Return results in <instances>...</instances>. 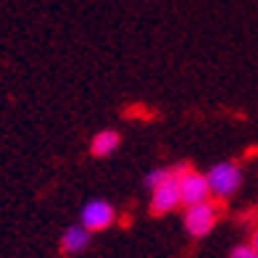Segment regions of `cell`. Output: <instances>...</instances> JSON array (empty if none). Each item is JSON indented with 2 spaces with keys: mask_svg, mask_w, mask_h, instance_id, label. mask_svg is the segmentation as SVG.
<instances>
[{
  "mask_svg": "<svg viewBox=\"0 0 258 258\" xmlns=\"http://www.w3.org/2000/svg\"><path fill=\"white\" fill-rule=\"evenodd\" d=\"M219 216H221V206H219V201L211 198V201H203L198 206L184 208L182 224H184L190 237L201 240V237H206V234H211V229L219 224Z\"/></svg>",
  "mask_w": 258,
  "mask_h": 258,
  "instance_id": "7a4b0ae2",
  "label": "cell"
},
{
  "mask_svg": "<svg viewBox=\"0 0 258 258\" xmlns=\"http://www.w3.org/2000/svg\"><path fill=\"white\" fill-rule=\"evenodd\" d=\"M92 242V232L85 229L82 224H74V227H66L63 234H61V253L66 255H77V253H85Z\"/></svg>",
  "mask_w": 258,
  "mask_h": 258,
  "instance_id": "8992f818",
  "label": "cell"
},
{
  "mask_svg": "<svg viewBox=\"0 0 258 258\" xmlns=\"http://www.w3.org/2000/svg\"><path fill=\"white\" fill-rule=\"evenodd\" d=\"M229 258H258V250L253 248L250 242H240V245H234Z\"/></svg>",
  "mask_w": 258,
  "mask_h": 258,
  "instance_id": "9c48e42d",
  "label": "cell"
},
{
  "mask_svg": "<svg viewBox=\"0 0 258 258\" xmlns=\"http://www.w3.org/2000/svg\"><path fill=\"white\" fill-rule=\"evenodd\" d=\"M206 177L211 184V198L214 201H229L242 187V166L237 161H219L206 171Z\"/></svg>",
  "mask_w": 258,
  "mask_h": 258,
  "instance_id": "6da1fadb",
  "label": "cell"
},
{
  "mask_svg": "<svg viewBox=\"0 0 258 258\" xmlns=\"http://www.w3.org/2000/svg\"><path fill=\"white\" fill-rule=\"evenodd\" d=\"M179 192H182V208L198 206L203 201H211V184L203 171H195L190 163H182L179 171Z\"/></svg>",
  "mask_w": 258,
  "mask_h": 258,
  "instance_id": "277c9868",
  "label": "cell"
},
{
  "mask_svg": "<svg viewBox=\"0 0 258 258\" xmlns=\"http://www.w3.org/2000/svg\"><path fill=\"white\" fill-rule=\"evenodd\" d=\"M250 245H253V248L258 250V227L253 229V240H250Z\"/></svg>",
  "mask_w": 258,
  "mask_h": 258,
  "instance_id": "30bf717a",
  "label": "cell"
},
{
  "mask_svg": "<svg viewBox=\"0 0 258 258\" xmlns=\"http://www.w3.org/2000/svg\"><path fill=\"white\" fill-rule=\"evenodd\" d=\"M116 219H119L116 206L111 201H103V198H92V201H87L79 211V224L85 229H90L92 234L103 232V229H111L116 224Z\"/></svg>",
  "mask_w": 258,
  "mask_h": 258,
  "instance_id": "3957f363",
  "label": "cell"
},
{
  "mask_svg": "<svg viewBox=\"0 0 258 258\" xmlns=\"http://www.w3.org/2000/svg\"><path fill=\"white\" fill-rule=\"evenodd\" d=\"M177 174H179V163H177V166H158L153 171H148V177L143 182H145L148 190H156V187H161V184H166L169 179H174Z\"/></svg>",
  "mask_w": 258,
  "mask_h": 258,
  "instance_id": "ba28073f",
  "label": "cell"
},
{
  "mask_svg": "<svg viewBox=\"0 0 258 258\" xmlns=\"http://www.w3.org/2000/svg\"><path fill=\"white\" fill-rule=\"evenodd\" d=\"M121 148V135L116 129H100L90 140V153L95 158H108Z\"/></svg>",
  "mask_w": 258,
  "mask_h": 258,
  "instance_id": "52a82bcc",
  "label": "cell"
},
{
  "mask_svg": "<svg viewBox=\"0 0 258 258\" xmlns=\"http://www.w3.org/2000/svg\"><path fill=\"white\" fill-rule=\"evenodd\" d=\"M179 171H182V163H179ZM182 208V192H179V174L174 179H169L166 184L150 190V214L153 216H163V214H171V211Z\"/></svg>",
  "mask_w": 258,
  "mask_h": 258,
  "instance_id": "5b68a950",
  "label": "cell"
}]
</instances>
